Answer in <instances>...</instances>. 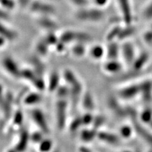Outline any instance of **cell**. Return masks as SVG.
Segmentation results:
<instances>
[{
	"label": "cell",
	"instance_id": "6da1fadb",
	"mask_svg": "<svg viewBox=\"0 0 152 152\" xmlns=\"http://www.w3.org/2000/svg\"><path fill=\"white\" fill-rule=\"evenodd\" d=\"M75 18L84 22H98L104 18V14L102 8L98 7L89 8L86 7L79 8L75 13Z\"/></svg>",
	"mask_w": 152,
	"mask_h": 152
},
{
	"label": "cell",
	"instance_id": "7a4b0ae2",
	"mask_svg": "<svg viewBox=\"0 0 152 152\" xmlns=\"http://www.w3.org/2000/svg\"><path fill=\"white\" fill-rule=\"evenodd\" d=\"M60 36V41L64 42V43H69V42H76V43L77 42L85 43L91 39V36L88 33L73 30L65 31L61 33Z\"/></svg>",
	"mask_w": 152,
	"mask_h": 152
},
{
	"label": "cell",
	"instance_id": "3957f363",
	"mask_svg": "<svg viewBox=\"0 0 152 152\" xmlns=\"http://www.w3.org/2000/svg\"><path fill=\"white\" fill-rule=\"evenodd\" d=\"M28 8L31 12L38 14L40 16H51L56 12V9L53 5L41 0H33Z\"/></svg>",
	"mask_w": 152,
	"mask_h": 152
},
{
	"label": "cell",
	"instance_id": "277c9868",
	"mask_svg": "<svg viewBox=\"0 0 152 152\" xmlns=\"http://www.w3.org/2000/svg\"><path fill=\"white\" fill-rule=\"evenodd\" d=\"M64 76L66 82L70 88V93L74 98H77L82 92L83 86L81 83L71 70H65Z\"/></svg>",
	"mask_w": 152,
	"mask_h": 152
},
{
	"label": "cell",
	"instance_id": "5b68a950",
	"mask_svg": "<svg viewBox=\"0 0 152 152\" xmlns=\"http://www.w3.org/2000/svg\"><path fill=\"white\" fill-rule=\"evenodd\" d=\"M121 56L126 64L132 65L137 56L134 45L127 40L124 41L121 45Z\"/></svg>",
	"mask_w": 152,
	"mask_h": 152
},
{
	"label": "cell",
	"instance_id": "8992f818",
	"mask_svg": "<svg viewBox=\"0 0 152 152\" xmlns=\"http://www.w3.org/2000/svg\"><path fill=\"white\" fill-rule=\"evenodd\" d=\"M66 108L67 104L65 98H59L56 104L57 126L60 129H63L66 118Z\"/></svg>",
	"mask_w": 152,
	"mask_h": 152
},
{
	"label": "cell",
	"instance_id": "52a82bcc",
	"mask_svg": "<svg viewBox=\"0 0 152 152\" xmlns=\"http://www.w3.org/2000/svg\"><path fill=\"white\" fill-rule=\"evenodd\" d=\"M119 97L124 100H131L140 94V84H131L122 88L118 93Z\"/></svg>",
	"mask_w": 152,
	"mask_h": 152
},
{
	"label": "cell",
	"instance_id": "ba28073f",
	"mask_svg": "<svg viewBox=\"0 0 152 152\" xmlns=\"http://www.w3.org/2000/svg\"><path fill=\"white\" fill-rule=\"evenodd\" d=\"M32 118L36 125L39 128L41 131L45 134H48L50 132V129L48 124L47 123L46 118L41 110L39 109H34L32 112Z\"/></svg>",
	"mask_w": 152,
	"mask_h": 152
},
{
	"label": "cell",
	"instance_id": "9c48e42d",
	"mask_svg": "<svg viewBox=\"0 0 152 152\" xmlns=\"http://www.w3.org/2000/svg\"><path fill=\"white\" fill-rule=\"evenodd\" d=\"M3 66L7 72L14 77H21L22 70L19 69L18 65L10 57H6L3 60Z\"/></svg>",
	"mask_w": 152,
	"mask_h": 152
},
{
	"label": "cell",
	"instance_id": "30bf717a",
	"mask_svg": "<svg viewBox=\"0 0 152 152\" xmlns=\"http://www.w3.org/2000/svg\"><path fill=\"white\" fill-rule=\"evenodd\" d=\"M150 60V54L146 51H142L137 55L132 64V69L136 72H140L145 68Z\"/></svg>",
	"mask_w": 152,
	"mask_h": 152
},
{
	"label": "cell",
	"instance_id": "8fae6325",
	"mask_svg": "<svg viewBox=\"0 0 152 152\" xmlns=\"http://www.w3.org/2000/svg\"><path fill=\"white\" fill-rule=\"evenodd\" d=\"M123 64L118 59L107 60L103 65V69L105 72L110 74L120 73L123 69Z\"/></svg>",
	"mask_w": 152,
	"mask_h": 152
},
{
	"label": "cell",
	"instance_id": "7c38bea8",
	"mask_svg": "<svg viewBox=\"0 0 152 152\" xmlns=\"http://www.w3.org/2000/svg\"><path fill=\"white\" fill-rule=\"evenodd\" d=\"M140 84V94L144 102L149 104L152 101V82L145 80Z\"/></svg>",
	"mask_w": 152,
	"mask_h": 152
},
{
	"label": "cell",
	"instance_id": "4fadbf2b",
	"mask_svg": "<svg viewBox=\"0 0 152 152\" xmlns=\"http://www.w3.org/2000/svg\"><path fill=\"white\" fill-rule=\"evenodd\" d=\"M121 45L118 43L117 41H110L106 47V56L108 60L118 59L121 56Z\"/></svg>",
	"mask_w": 152,
	"mask_h": 152
},
{
	"label": "cell",
	"instance_id": "5bb4252c",
	"mask_svg": "<svg viewBox=\"0 0 152 152\" xmlns=\"http://www.w3.org/2000/svg\"><path fill=\"white\" fill-rule=\"evenodd\" d=\"M97 137L99 140L105 142V143L112 145H117L120 140L119 136L114 134V133L107 131L98 132Z\"/></svg>",
	"mask_w": 152,
	"mask_h": 152
},
{
	"label": "cell",
	"instance_id": "9a60e30c",
	"mask_svg": "<svg viewBox=\"0 0 152 152\" xmlns=\"http://www.w3.org/2000/svg\"><path fill=\"white\" fill-rule=\"evenodd\" d=\"M135 131H137L138 134L148 144L152 146V133H150L149 131L141 125V124L138 122H134V125Z\"/></svg>",
	"mask_w": 152,
	"mask_h": 152
},
{
	"label": "cell",
	"instance_id": "2e32d148",
	"mask_svg": "<svg viewBox=\"0 0 152 152\" xmlns=\"http://www.w3.org/2000/svg\"><path fill=\"white\" fill-rule=\"evenodd\" d=\"M38 24L49 31H53L58 27L57 23L50 17V15H42L38 19Z\"/></svg>",
	"mask_w": 152,
	"mask_h": 152
},
{
	"label": "cell",
	"instance_id": "e0dca14e",
	"mask_svg": "<svg viewBox=\"0 0 152 152\" xmlns=\"http://www.w3.org/2000/svg\"><path fill=\"white\" fill-rule=\"evenodd\" d=\"M0 36L5 38L7 40H14L17 37V33L11 28L0 21Z\"/></svg>",
	"mask_w": 152,
	"mask_h": 152
},
{
	"label": "cell",
	"instance_id": "ac0fdd59",
	"mask_svg": "<svg viewBox=\"0 0 152 152\" xmlns=\"http://www.w3.org/2000/svg\"><path fill=\"white\" fill-rule=\"evenodd\" d=\"M136 32V28L132 26L131 24L127 25L126 27H122V30L118 36V40H121L122 41H127Z\"/></svg>",
	"mask_w": 152,
	"mask_h": 152
},
{
	"label": "cell",
	"instance_id": "d6986e66",
	"mask_svg": "<svg viewBox=\"0 0 152 152\" xmlns=\"http://www.w3.org/2000/svg\"><path fill=\"white\" fill-rule=\"evenodd\" d=\"M134 131V127L133 126L129 124L123 125L119 129L120 137L124 140H129L132 136Z\"/></svg>",
	"mask_w": 152,
	"mask_h": 152
},
{
	"label": "cell",
	"instance_id": "ffe728a7",
	"mask_svg": "<svg viewBox=\"0 0 152 152\" xmlns=\"http://www.w3.org/2000/svg\"><path fill=\"white\" fill-rule=\"evenodd\" d=\"M140 122L144 124L148 125L152 121V108L147 107L142 110L139 116Z\"/></svg>",
	"mask_w": 152,
	"mask_h": 152
},
{
	"label": "cell",
	"instance_id": "44dd1931",
	"mask_svg": "<svg viewBox=\"0 0 152 152\" xmlns=\"http://www.w3.org/2000/svg\"><path fill=\"white\" fill-rule=\"evenodd\" d=\"M89 53L93 58L99 60L106 55V48L101 45H95L91 48Z\"/></svg>",
	"mask_w": 152,
	"mask_h": 152
},
{
	"label": "cell",
	"instance_id": "7402d4cb",
	"mask_svg": "<svg viewBox=\"0 0 152 152\" xmlns=\"http://www.w3.org/2000/svg\"><path fill=\"white\" fill-rule=\"evenodd\" d=\"M97 130L94 129V128L93 129H85L83 131L81 134H80V137L83 141L89 142L93 141L95 137H97Z\"/></svg>",
	"mask_w": 152,
	"mask_h": 152
},
{
	"label": "cell",
	"instance_id": "603a6c76",
	"mask_svg": "<svg viewBox=\"0 0 152 152\" xmlns=\"http://www.w3.org/2000/svg\"><path fill=\"white\" fill-rule=\"evenodd\" d=\"M83 104L84 108L86 109L88 111L94 110L95 104L93 98L91 94L86 93L84 94V98L83 99Z\"/></svg>",
	"mask_w": 152,
	"mask_h": 152
},
{
	"label": "cell",
	"instance_id": "cb8c5ba5",
	"mask_svg": "<svg viewBox=\"0 0 152 152\" xmlns=\"http://www.w3.org/2000/svg\"><path fill=\"white\" fill-rule=\"evenodd\" d=\"M122 28V27H121V26H115L113 27L111 29V31L107 34V41L108 42H110V41L118 40V37L120 34Z\"/></svg>",
	"mask_w": 152,
	"mask_h": 152
},
{
	"label": "cell",
	"instance_id": "d4e9b609",
	"mask_svg": "<svg viewBox=\"0 0 152 152\" xmlns=\"http://www.w3.org/2000/svg\"><path fill=\"white\" fill-rule=\"evenodd\" d=\"M28 138H29V137H28V135L27 134V131L23 132V133L22 134V136H21V140L18 141V142L16 145L17 146L16 150L22 151V150H25V148H26L27 143H28Z\"/></svg>",
	"mask_w": 152,
	"mask_h": 152
},
{
	"label": "cell",
	"instance_id": "484cf974",
	"mask_svg": "<svg viewBox=\"0 0 152 152\" xmlns=\"http://www.w3.org/2000/svg\"><path fill=\"white\" fill-rule=\"evenodd\" d=\"M59 75L57 73H54L51 75L49 80L48 88L50 91H54L58 88L59 86Z\"/></svg>",
	"mask_w": 152,
	"mask_h": 152
},
{
	"label": "cell",
	"instance_id": "4316f807",
	"mask_svg": "<svg viewBox=\"0 0 152 152\" xmlns=\"http://www.w3.org/2000/svg\"><path fill=\"white\" fill-rule=\"evenodd\" d=\"M41 101V96L37 93H31L27 95L24 99V103L27 104H35Z\"/></svg>",
	"mask_w": 152,
	"mask_h": 152
},
{
	"label": "cell",
	"instance_id": "83f0119b",
	"mask_svg": "<svg viewBox=\"0 0 152 152\" xmlns=\"http://www.w3.org/2000/svg\"><path fill=\"white\" fill-rule=\"evenodd\" d=\"M17 2L15 0H0V7L10 11L15 8Z\"/></svg>",
	"mask_w": 152,
	"mask_h": 152
},
{
	"label": "cell",
	"instance_id": "f1b7e54d",
	"mask_svg": "<svg viewBox=\"0 0 152 152\" xmlns=\"http://www.w3.org/2000/svg\"><path fill=\"white\" fill-rule=\"evenodd\" d=\"M72 51L75 56H82L84 55L86 52V48L84 46V43L81 42L76 43V45L73 46Z\"/></svg>",
	"mask_w": 152,
	"mask_h": 152
},
{
	"label": "cell",
	"instance_id": "f546056e",
	"mask_svg": "<svg viewBox=\"0 0 152 152\" xmlns=\"http://www.w3.org/2000/svg\"><path fill=\"white\" fill-rule=\"evenodd\" d=\"M48 44L45 39L42 40L39 42L37 45L36 50L41 55H45L47 53L48 49Z\"/></svg>",
	"mask_w": 152,
	"mask_h": 152
},
{
	"label": "cell",
	"instance_id": "4dcf8cb0",
	"mask_svg": "<svg viewBox=\"0 0 152 152\" xmlns=\"http://www.w3.org/2000/svg\"><path fill=\"white\" fill-rule=\"evenodd\" d=\"M106 118L104 116L102 115H98L96 118L94 117V120L93 122V128L95 129H98L99 127L103 126V124L105 123Z\"/></svg>",
	"mask_w": 152,
	"mask_h": 152
},
{
	"label": "cell",
	"instance_id": "1f68e13d",
	"mask_svg": "<svg viewBox=\"0 0 152 152\" xmlns=\"http://www.w3.org/2000/svg\"><path fill=\"white\" fill-rule=\"evenodd\" d=\"M52 147V142L49 140H43L39 143V149L41 151H49Z\"/></svg>",
	"mask_w": 152,
	"mask_h": 152
},
{
	"label": "cell",
	"instance_id": "d6a6232c",
	"mask_svg": "<svg viewBox=\"0 0 152 152\" xmlns=\"http://www.w3.org/2000/svg\"><path fill=\"white\" fill-rule=\"evenodd\" d=\"M74 6L79 8L88 7L89 4V0H69Z\"/></svg>",
	"mask_w": 152,
	"mask_h": 152
},
{
	"label": "cell",
	"instance_id": "836d02e7",
	"mask_svg": "<svg viewBox=\"0 0 152 152\" xmlns=\"http://www.w3.org/2000/svg\"><path fill=\"white\" fill-rule=\"evenodd\" d=\"M142 39L146 45L152 46V29L151 28L144 33Z\"/></svg>",
	"mask_w": 152,
	"mask_h": 152
},
{
	"label": "cell",
	"instance_id": "e575fe53",
	"mask_svg": "<svg viewBox=\"0 0 152 152\" xmlns=\"http://www.w3.org/2000/svg\"><path fill=\"white\" fill-rule=\"evenodd\" d=\"M81 119L83 122V124L88 126L89 124H93V122L94 120V117L93 116L91 113L88 112L81 117Z\"/></svg>",
	"mask_w": 152,
	"mask_h": 152
},
{
	"label": "cell",
	"instance_id": "d590c367",
	"mask_svg": "<svg viewBox=\"0 0 152 152\" xmlns=\"http://www.w3.org/2000/svg\"><path fill=\"white\" fill-rule=\"evenodd\" d=\"M10 19L8 10L0 7V21H7Z\"/></svg>",
	"mask_w": 152,
	"mask_h": 152
},
{
	"label": "cell",
	"instance_id": "8d00e7d4",
	"mask_svg": "<svg viewBox=\"0 0 152 152\" xmlns=\"http://www.w3.org/2000/svg\"><path fill=\"white\" fill-rule=\"evenodd\" d=\"M42 133H43L42 131L41 132H36L31 135V140L32 141L34 142H40L43 140V138H42Z\"/></svg>",
	"mask_w": 152,
	"mask_h": 152
},
{
	"label": "cell",
	"instance_id": "74e56055",
	"mask_svg": "<svg viewBox=\"0 0 152 152\" xmlns=\"http://www.w3.org/2000/svg\"><path fill=\"white\" fill-rule=\"evenodd\" d=\"M143 16L146 20H151L152 19V3H151L145 10Z\"/></svg>",
	"mask_w": 152,
	"mask_h": 152
},
{
	"label": "cell",
	"instance_id": "f35d334b",
	"mask_svg": "<svg viewBox=\"0 0 152 152\" xmlns=\"http://www.w3.org/2000/svg\"><path fill=\"white\" fill-rule=\"evenodd\" d=\"M82 124H83V122H82L81 117L80 118H75V119L72 122V124H70V129L72 131L77 130L79 128L80 125H82Z\"/></svg>",
	"mask_w": 152,
	"mask_h": 152
},
{
	"label": "cell",
	"instance_id": "ab89813d",
	"mask_svg": "<svg viewBox=\"0 0 152 152\" xmlns=\"http://www.w3.org/2000/svg\"><path fill=\"white\" fill-rule=\"evenodd\" d=\"M109 0H93V3L95 6L99 8H102L107 6Z\"/></svg>",
	"mask_w": 152,
	"mask_h": 152
},
{
	"label": "cell",
	"instance_id": "60d3db41",
	"mask_svg": "<svg viewBox=\"0 0 152 152\" xmlns=\"http://www.w3.org/2000/svg\"><path fill=\"white\" fill-rule=\"evenodd\" d=\"M33 0H17V2L22 8L28 7Z\"/></svg>",
	"mask_w": 152,
	"mask_h": 152
},
{
	"label": "cell",
	"instance_id": "b9f144b4",
	"mask_svg": "<svg viewBox=\"0 0 152 152\" xmlns=\"http://www.w3.org/2000/svg\"><path fill=\"white\" fill-rule=\"evenodd\" d=\"M6 41H7V39L5 38L0 36V48L4 45V44L5 43Z\"/></svg>",
	"mask_w": 152,
	"mask_h": 152
},
{
	"label": "cell",
	"instance_id": "7bdbcfd3",
	"mask_svg": "<svg viewBox=\"0 0 152 152\" xmlns=\"http://www.w3.org/2000/svg\"><path fill=\"white\" fill-rule=\"evenodd\" d=\"M148 126L150 127V128H151V129L152 130V121L149 124H148Z\"/></svg>",
	"mask_w": 152,
	"mask_h": 152
},
{
	"label": "cell",
	"instance_id": "ee69618b",
	"mask_svg": "<svg viewBox=\"0 0 152 152\" xmlns=\"http://www.w3.org/2000/svg\"><path fill=\"white\" fill-rule=\"evenodd\" d=\"M150 28H151V29H152V26H151V27Z\"/></svg>",
	"mask_w": 152,
	"mask_h": 152
}]
</instances>
